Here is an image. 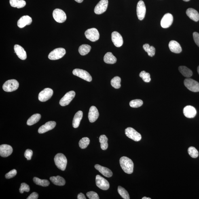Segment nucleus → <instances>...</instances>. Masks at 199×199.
<instances>
[{"instance_id": "obj_27", "label": "nucleus", "mask_w": 199, "mask_h": 199, "mask_svg": "<svg viewBox=\"0 0 199 199\" xmlns=\"http://www.w3.org/2000/svg\"><path fill=\"white\" fill-rule=\"evenodd\" d=\"M117 59L112 53L108 52L104 57V61L106 64H113L116 63Z\"/></svg>"}, {"instance_id": "obj_7", "label": "nucleus", "mask_w": 199, "mask_h": 199, "mask_svg": "<svg viewBox=\"0 0 199 199\" xmlns=\"http://www.w3.org/2000/svg\"><path fill=\"white\" fill-rule=\"evenodd\" d=\"M125 134L128 137L135 141H139L141 139V135L131 127L126 128L125 130Z\"/></svg>"}, {"instance_id": "obj_52", "label": "nucleus", "mask_w": 199, "mask_h": 199, "mask_svg": "<svg viewBox=\"0 0 199 199\" xmlns=\"http://www.w3.org/2000/svg\"><path fill=\"white\" fill-rule=\"evenodd\" d=\"M183 1H185V2H188L190 1V0H183Z\"/></svg>"}, {"instance_id": "obj_2", "label": "nucleus", "mask_w": 199, "mask_h": 199, "mask_svg": "<svg viewBox=\"0 0 199 199\" xmlns=\"http://www.w3.org/2000/svg\"><path fill=\"white\" fill-rule=\"evenodd\" d=\"M54 162L57 167L59 169L64 171L66 169L67 164V159L63 154L58 153L54 158Z\"/></svg>"}, {"instance_id": "obj_3", "label": "nucleus", "mask_w": 199, "mask_h": 199, "mask_svg": "<svg viewBox=\"0 0 199 199\" xmlns=\"http://www.w3.org/2000/svg\"><path fill=\"white\" fill-rule=\"evenodd\" d=\"M19 87L18 81L15 79H11L7 81L4 83L3 89L6 92H12L17 89Z\"/></svg>"}, {"instance_id": "obj_1", "label": "nucleus", "mask_w": 199, "mask_h": 199, "mask_svg": "<svg viewBox=\"0 0 199 199\" xmlns=\"http://www.w3.org/2000/svg\"><path fill=\"white\" fill-rule=\"evenodd\" d=\"M121 168L126 173L131 174L133 172L134 163L130 158L126 156H123L119 159Z\"/></svg>"}, {"instance_id": "obj_30", "label": "nucleus", "mask_w": 199, "mask_h": 199, "mask_svg": "<svg viewBox=\"0 0 199 199\" xmlns=\"http://www.w3.org/2000/svg\"><path fill=\"white\" fill-rule=\"evenodd\" d=\"M10 3L11 6L18 9L23 8L26 5V2L24 0H10Z\"/></svg>"}, {"instance_id": "obj_38", "label": "nucleus", "mask_w": 199, "mask_h": 199, "mask_svg": "<svg viewBox=\"0 0 199 199\" xmlns=\"http://www.w3.org/2000/svg\"><path fill=\"white\" fill-rule=\"evenodd\" d=\"M90 142V139L88 138H83L79 141V147L82 149L86 148L89 145V144Z\"/></svg>"}, {"instance_id": "obj_5", "label": "nucleus", "mask_w": 199, "mask_h": 199, "mask_svg": "<svg viewBox=\"0 0 199 199\" xmlns=\"http://www.w3.org/2000/svg\"><path fill=\"white\" fill-rule=\"evenodd\" d=\"M66 53L65 49L59 48L55 49L48 55V58L52 60H56L61 58L65 56Z\"/></svg>"}, {"instance_id": "obj_4", "label": "nucleus", "mask_w": 199, "mask_h": 199, "mask_svg": "<svg viewBox=\"0 0 199 199\" xmlns=\"http://www.w3.org/2000/svg\"><path fill=\"white\" fill-rule=\"evenodd\" d=\"M185 86L191 92H199V83L192 79L187 78L184 80Z\"/></svg>"}, {"instance_id": "obj_28", "label": "nucleus", "mask_w": 199, "mask_h": 199, "mask_svg": "<svg viewBox=\"0 0 199 199\" xmlns=\"http://www.w3.org/2000/svg\"><path fill=\"white\" fill-rule=\"evenodd\" d=\"M50 180L54 184L58 186H63L65 184V181L63 177L60 176H52Z\"/></svg>"}, {"instance_id": "obj_24", "label": "nucleus", "mask_w": 199, "mask_h": 199, "mask_svg": "<svg viewBox=\"0 0 199 199\" xmlns=\"http://www.w3.org/2000/svg\"><path fill=\"white\" fill-rule=\"evenodd\" d=\"M168 47L170 51L172 52L179 54L182 52V48L177 42L172 40L170 42Z\"/></svg>"}, {"instance_id": "obj_49", "label": "nucleus", "mask_w": 199, "mask_h": 199, "mask_svg": "<svg viewBox=\"0 0 199 199\" xmlns=\"http://www.w3.org/2000/svg\"><path fill=\"white\" fill-rule=\"evenodd\" d=\"M75 1L76 2H78L79 3H81V2H82L83 1V0H75Z\"/></svg>"}, {"instance_id": "obj_33", "label": "nucleus", "mask_w": 199, "mask_h": 199, "mask_svg": "<svg viewBox=\"0 0 199 199\" xmlns=\"http://www.w3.org/2000/svg\"><path fill=\"white\" fill-rule=\"evenodd\" d=\"M99 140L101 149L103 150H106L108 147V139L107 136L104 135H101L100 136Z\"/></svg>"}, {"instance_id": "obj_26", "label": "nucleus", "mask_w": 199, "mask_h": 199, "mask_svg": "<svg viewBox=\"0 0 199 199\" xmlns=\"http://www.w3.org/2000/svg\"><path fill=\"white\" fill-rule=\"evenodd\" d=\"M83 113L82 111H79L75 114L73 120V128L78 127L81 119L82 118Z\"/></svg>"}, {"instance_id": "obj_11", "label": "nucleus", "mask_w": 199, "mask_h": 199, "mask_svg": "<svg viewBox=\"0 0 199 199\" xmlns=\"http://www.w3.org/2000/svg\"><path fill=\"white\" fill-rule=\"evenodd\" d=\"M53 94V91L50 88H47L42 91L39 95V100L41 102H45L50 99Z\"/></svg>"}, {"instance_id": "obj_17", "label": "nucleus", "mask_w": 199, "mask_h": 199, "mask_svg": "<svg viewBox=\"0 0 199 199\" xmlns=\"http://www.w3.org/2000/svg\"><path fill=\"white\" fill-rule=\"evenodd\" d=\"M56 123L54 121H50L40 127L38 130L39 134H44L53 129L56 126Z\"/></svg>"}, {"instance_id": "obj_21", "label": "nucleus", "mask_w": 199, "mask_h": 199, "mask_svg": "<svg viewBox=\"0 0 199 199\" xmlns=\"http://www.w3.org/2000/svg\"><path fill=\"white\" fill-rule=\"evenodd\" d=\"M32 19L31 17L26 15L21 18L18 22V26L20 28H23L27 25H29L32 23Z\"/></svg>"}, {"instance_id": "obj_8", "label": "nucleus", "mask_w": 199, "mask_h": 199, "mask_svg": "<svg viewBox=\"0 0 199 199\" xmlns=\"http://www.w3.org/2000/svg\"><path fill=\"white\" fill-rule=\"evenodd\" d=\"M53 17L56 22L62 23L66 20V15L63 10L59 9H56L53 11Z\"/></svg>"}, {"instance_id": "obj_9", "label": "nucleus", "mask_w": 199, "mask_h": 199, "mask_svg": "<svg viewBox=\"0 0 199 199\" xmlns=\"http://www.w3.org/2000/svg\"><path fill=\"white\" fill-rule=\"evenodd\" d=\"M73 75L76 76L80 78L85 80V81L90 82L92 81V77L88 72L85 70L79 69H75L73 71Z\"/></svg>"}, {"instance_id": "obj_14", "label": "nucleus", "mask_w": 199, "mask_h": 199, "mask_svg": "<svg viewBox=\"0 0 199 199\" xmlns=\"http://www.w3.org/2000/svg\"><path fill=\"white\" fill-rule=\"evenodd\" d=\"M136 12L138 19L143 20L145 18L146 12V8L144 2L143 1L138 2L136 8Z\"/></svg>"}, {"instance_id": "obj_51", "label": "nucleus", "mask_w": 199, "mask_h": 199, "mask_svg": "<svg viewBox=\"0 0 199 199\" xmlns=\"http://www.w3.org/2000/svg\"><path fill=\"white\" fill-rule=\"evenodd\" d=\"M197 71L199 75V66H198V67L197 68Z\"/></svg>"}, {"instance_id": "obj_36", "label": "nucleus", "mask_w": 199, "mask_h": 199, "mask_svg": "<svg viewBox=\"0 0 199 199\" xmlns=\"http://www.w3.org/2000/svg\"><path fill=\"white\" fill-rule=\"evenodd\" d=\"M121 82V79L120 77H115L112 79L111 81V86L113 88L115 89H118L120 88L121 85L120 84Z\"/></svg>"}, {"instance_id": "obj_6", "label": "nucleus", "mask_w": 199, "mask_h": 199, "mask_svg": "<svg viewBox=\"0 0 199 199\" xmlns=\"http://www.w3.org/2000/svg\"><path fill=\"white\" fill-rule=\"evenodd\" d=\"M85 35L86 38L92 42L96 41L100 38V34L98 30L93 28L87 30L85 32Z\"/></svg>"}, {"instance_id": "obj_45", "label": "nucleus", "mask_w": 199, "mask_h": 199, "mask_svg": "<svg viewBox=\"0 0 199 199\" xmlns=\"http://www.w3.org/2000/svg\"><path fill=\"white\" fill-rule=\"evenodd\" d=\"M33 154V151L30 149H27L24 153V156L27 159V160H31L32 155Z\"/></svg>"}, {"instance_id": "obj_48", "label": "nucleus", "mask_w": 199, "mask_h": 199, "mask_svg": "<svg viewBox=\"0 0 199 199\" xmlns=\"http://www.w3.org/2000/svg\"><path fill=\"white\" fill-rule=\"evenodd\" d=\"M77 199H86V197H85L84 194L82 193H79L77 196Z\"/></svg>"}, {"instance_id": "obj_31", "label": "nucleus", "mask_w": 199, "mask_h": 199, "mask_svg": "<svg viewBox=\"0 0 199 199\" xmlns=\"http://www.w3.org/2000/svg\"><path fill=\"white\" fill-rule=\"evenodd\" d=\"M41 118V115L39 114H35L28 119L27 124L28 126H31L37 123Z\"/></svg>"}, {"instance_id": "obj_25", "label": "nucleus", "mask_w": 199, "mask_h": 199, "mask_svg": "<svg viewBox=\"0 0 199 199\" xmlns=\"http://www.w3.org/2000/svg\"><path fill=\"white\" fill-rule=\"evenodd\" d=\"M186 14L191 19L195 22H198L199 20V14L196 10L193 8H189L186 10Z\"/></svg>"}, {"instance_id": "obj_44", "label": "nucleus", "mask_w": 199, "mask_h": 199, "mask_svg": "<svg viewBox=\"0 0 199 199\" xmlns=\"http://www.w3.org/2000/svg\"><path fill=\"white\" fill-rule=\"evenodd\" d=\"M17 173V170L16 169H13L6 174L5 177L7 179H11V178L15 177Z\"/></svg>"}, {"instance_id": "obj_13", "label": "nucleus", "mask_w": 199, "mask_h": 199, "mask_svg": "<svg viewBox=\"0 0 199 199\" xmlns=\"http://www.w3.org/2000/svg\"><path fill=\"white\" fill-rule=\"evenodd\" d=\"M75 92L73 91H71L66 93L60 100V105L62 106H65L69 105L75 97Z\"/></svg>"}, {"instance_id": "obj_34", "label": "nucleus", "mask_w": 199, "mask_h": 199, "mask_svg": "<svg viewBox=\"0 0 199 199\" xmlns=\"http://www.w3.org/2000/svg\"><path fill=\"white\" fill-rule=\"evenodd\" d=\"M143 47L144 50L147 53L149 56L153 57L155 56L156 50L154 47L150 46L148 44H146L143 45Z\"/></svg>"}, {"instance_id": "obj_19", "label": "nucleus", "mask_w": 199, "mask_h": 199, "mask_svg": "<svg viewBox=\"0 0 199 199\" xmlns=\"http://www.w3.org/2000/svg\"><path fill=\"white\" fill-rule=\"evenodd\" d=\"M183 114L187 118H194L197 114V111L194 107L191 106H186L183 109Z\"/></svg>"}, {"instance_id": "obj_15", "label": "nucleus", "mask_w": 199, "mask_h": 199, "mask_svg": "<svg viewBox=\"0 0 199 199\" xmlns=\"http://www.w3.org/2000/svg\"><path fill=\"white\" fill-rule=\"evenodd\" d=\"M173 18L170 13H166L161 21V26L164 28H168L171 26L173 22Z\"/></svg>"}, {"instance_id": "obj_10", "label": "nucleus", "mask_w": 199, "mask_h": 199, "mask_svg": "<svg viewBox=\"0 0 199 199\" xmlns=\"http://www.w3.org/2000/svg\"><path fill=\"white\" fill-rule=\"evenodd\" d=\"M96 185L100 189L103 190H107L110 187L109 182L101 176L97 175L96 177Z\"/></svg>"}, {"instance_id": "obj_22", "label": "nucleus", "mask_w": 199, "mask_h": 199, "mask_svg": "<svg viewBox=\"0 0 199 199\" xmlns=\"http://www.w3.org/2000/svg\"><path fill=\"white\" fill-rule=\"evenodd\" d=\"M14 50L17 56L21 60H24L27 58L26 52L24 49L20 45L18 44L14 46Z\"/></svg>"}, {"instance_id": "obj_20", "label": "nucleus", "mask_w": 199, "mask_h": 199, "mask_svg": "<svg viewBox=\"0 0 199 199\" xmlns=\"http://www.w3.org/2000/svg\"><path fill=\"white\" fill-rule=\"evenodd\" d=\"M99 114L95 106H92L90 108L88 113V118L90 122H94L99 117Z\"/></svg>"}, {"instance_id": "obj_29", "label": "nucleus", "mask_w": 199, "mask_h": 199, "mask_svg": "<svg viewBox=\"0 0 199 199\" xmlns=\"http://www.w3.org/2000/svg\"><path fill=\"white\" fill-rule=\"evenodd\" d=\"M179 71L184 77L189 78L193 75V72L190 69L185 66H180L179 68Z\"/></svg>"}, {"instance_id": "obj_16", "label": "nucleus", "mask_w": 199, "mask_h": 199, "mask_svg": "<svg viewBox=\"0 0 199 199\" xmlns=\"http://www.w3.org/2000/svg\"><path fill=\"white\" fill-rule=\"evenodd\" d=\"M112 41L117 47L122 46L123 44V39L122 36L117 31H114L111 34Z\"/></svg>"}, {"instance_id": "obj_50", "label": "nucleus", "mask_w": 199, "mask_h": 199, "mask_svg": "<svg viewBox=\"0 0 199 199\" xmlns=\"http://www.w3.org/2000/svg\"><path fill=\"white\" fill-rule=\"evenodd\" d=\"M142 199H151L150 198H147V197H143Z\"/></svg>"}, {"instance_id": "obj_47", "label": "nucleus", "mask_w": 199, "mask_h": 199, "mask_svg": "<svg viewBox=\"0 0 199 199\" xmlns=\"http://www.w3.org/2000/svg\"><path fill=\"white\" fill-rule=\"evenodd\" d=\"M39 197V195L36 192H33L28 197L27 199H37Z\"/></svg>"}, {"instance_id": "obj_39", "label": "nucleus", "mask_w": 199, "mask_h": 199, "mask_svg": "<svg viewBox=\"0 0 199 199\" xmlns=\"http://www.w3.org/2000/svg\"><path fill=\"white\" fill-rule=\"evenodd\" d=\"M188 151L189 155L193 158H196L198 156V151L194 147H189Z\"/></svg>"}, {"instance_id": "obj_18", "label": "nucleus", "mask_w": 199, "mask_h": 199, "mask_svg": "<svg viewBox=\"0 0 199 199\" xmlns=\"http://www.w3.org/2000/svg\"><path fill=\"white\" fill-rule=\"evenodd\" d=\"M13 151V148L10 145L3 144L0 146V155L2 157L5 158L10 156Z\"/></svg>"}, {"instance_id": "obj_41", "label": "nucleus", "mask_w": 199, "mask_h": 199, "mask_svg": "<svg viewBox=\"0 0 199 199\" xmlns=\"http://www.w3.org/2000/svg\"><path fill=\"white\" fill-rule=\"evenodd\" d=\"M143 102L141 100L135 99L132 100L130 103V105L132 108H138L143 105Z\"/></svg>"}, {"instance_id": "obj_46", "label": "nucleus", "mask_w": 199, "mask_h": 199, "mask_svg": "<svg viewBox=\"0 0 199 199\" xmlns=\"http://www.w3.org/2000/svg\"><path fill=\"white\" fill-rule=\"evenodd\" d=\"M193 36L195 43L199 47V33L197 32H194L193 34Z\"/></svg>"}, {"instance_id": "obj_37", "label": "nucleus", "mask_w": 199, "mask_h": 199, "mask_svg": "<svg viewBox=\"0 0 199 199\" xmlns=\"http://www.w3.org/2000/svg\"><path fill=\"white\" fill-rule=\"evenodd\" d=\"M118 191L119 195L124 199H130V197L126 189L120 186H119L118 188Z\"/></svg>"}, {"instance_id": "obj_42", "label": "nucleus", "mask_w": 199, "mask_h": 199, "mask_svg": "<svg viewBox=\"0 0 199 199\" xmlns=\"http://www.w3.org/2000/svg\"><path fill=\"white\" fill-rule=\"evenodd\" d=\"M30 190V188L29 185L24 183L21 184L19 189V191L20 193L22 194L24 191L28 192H29Z\"/></svg>"}, {"instance_id": "obj_32", "label": "nucleus", "mask_w": 199, "mask_h": 199, "mask_svg": "<svg viewBox=\"0 0 199 199\" xmlns=\"http://www.w3.org/2000/svg\"><path fill=\"white\" fill-rule=\"evenodd\" d=\"M91 47L90 45L87 44H83L81 45L79 48V52L81 56H85L90 52Z\"/></svg>"}, {"instance_id": "obj_43", "label": "nucleus", "mask_w": 199, "mask_h": 199, "mask_svg": "<svg viewBox=\"0 0 199 199\" xmlns=\"http://www.w3.org/2000/svg\"><path fill=\"white\" fill-rule=\"evenodd\" d=\"M86 195L90 199H99L100 198L98 194L94 191H90L87 193Z\"/></svg>"}, {"instance_id": "obj_35", "label": "nucleus", "mask_w": 199, "mask_h": 199, "mask_svg": "<svg viewBox=\"0 0 199 199\" xmlns=\"http://www.w3.org/2000/svg\"><path fill=\"white\" fill-rule=\"evenodd\" d=\"M33 180L34 183L35 184L41 186L47 187L50 184V182L47 180H41L36 177H34Z\"/></svg>"}, {"instance_id": "obj_12", "label": "nucleus", "mask_w": 199, "mask_h": 199, "mask_svg": "<svg viewBox=\"0 0 199 199\" xmlns=\"http://www.w3.org/2000/svg\"><path fill=\"white\" fill-rule=\"evenodd\" d=\"M108 4V0H101L95 7L94 13L96 14L100 15L105 12L107 10Z\"/></svg>"}, {"instance_id": "obj_40", "label": "nucleus", "mask_w": 199, "mask_h": 199, "mask_svg": "<svg viewBox=\"0 0 199 199\" xmlns=\"http://www.w3.org/2000/svg\"><path fill=\"white\" fill-rule=\"evenodd\" d=\"M139 77L145 82L148 83L151 81L150 75L145 71H142L139 74Z\"/></svg>"}, {"instance_id": "obj_23", "label": "nucleus", "mask_w": 199, "mask_h": 199, "mask_svg": "<svg viewBox=\"0 0 199 199\" xmlns=\"http://www.w3.org/2000/svg\"><path fill=\"white\" fill-rule=\"evenodd\" d=\"M94 167L97 170L106 177H110L113 176L112 172L109 168L104 167L99 164H96Z\"/></svg>"}]
</instances>
